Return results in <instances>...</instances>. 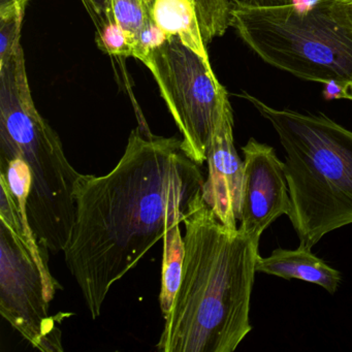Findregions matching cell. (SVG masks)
Segmentation results:
<instances>
[{
	"label": "cell",
	"instance_id": "6da1fadb",
	"mask_svg": "<svg viewBox=\"0 0 352 352\" xmlns=\"http://www.w3.org/2000/svg\"><path fill=\"white\" fill-rule=\"evenodd\" d=\"M177 138L131 131L109 174L83 175L76 186V219L65 253L92 319L111 287L172 226L183 223L205 179Z\"/></svg>",
	"mask_w": 352,
	"mask_h": 352
},
{
	"label": "cell",
	"instance_id": "7a4b0ae2",
	"mask_svg": "<svg viewBox=\"0 0 352 352\" xmlns=\"http://www.w3.org/2000/svg\"><path fill=\"white\" fill-rule=\"evenodd\" d=\"M183 223L182 282L156 346L164 352H234L252 329L259 244L222 224L201 193Z\"/></svg>",
	"mask_w": 352,
	"mask_h": 352
},
{
	"label": "cell",
	"instance_id": "3957f363",
	"mask_svg": "<svg viewBox=\"0 0 352 352\" xmlns=\"http://www.w3.org/2000/svg\"><path fill=\"white\" fill-rule=\"evenodd\" d=\"M279 135L285 151L288 218L300 246L352 224V131L324 114L278 110L243 92Z\"/></svg>",
	"mask_w": 352,
	"mask_h": 352
},
{
	"label": "cell",
	"instance_id": "277c9868",
	"mask_svg": "<svg viewBox=\"0 0 352 352\" xmlns=\"http://www.w3.org/2000/svg\"><path fill=\"white\" fill-rule=\"evenodd\" d=\"M20 157L32 172L30 226L41 247L63 252L76 219L82 174L69 164L58 133L36 110L21 47L0 65V162Z\"/></svg>",
	"mask_w": 352,
	"mask_h": 352
},
{
	"label": "cell",
	"instance_id": "5b68a950",
	"mask_svg": "<svg viewBox=\"0 0 352 352\" xmlns=\"http://www.w3.org/2000/svg\"><path fill=\"white\" fill-rule=\"evenodd\" d=\"M344 1L236 0L230 26L265 63L307 81L338 84L352 100V23Z\"/></svg>",
	"mask_w": 352,
	"mask_h": 352
},
{
	"label": "cell",
	"instance_id": "8992f818",
	"mask_svg": "<svg viewBox=\"0 0 352 352\" xmlns=\"http://www.w3.org/2000/svg\"><path fill=\"white\" fill-rule=\"evenodd\" d=\"M142 63L150 69L182 135V148L199 166L207 162L210 142L219 118L226 88L210 60L170 36Z\"/></svg>",
	"mask_w": 352,
	"mask_h": 352
},
{
	"label": "cell",
	"instance_id": "52a82bcc",
	"mask_svg": "<svg viewBox=\"0 0 352 352\" xmlns=\"http://www.w3.org/2000/svg\"><path fill=\"white\" fill-rule=\"evenodd\" d=\"M44 282L21 232L0 220V314L30 345L63 352Z\"/></svg>",
	"mask_w": 352,
	"mask_h": 352
},
{
	"label": "cell",
	"instance_id": "ba28073f",
	"mask_svg": "<svg viewBox=\"0 0 352 352\" xmlns=\"http://www.w3.org/2000/svg\"><path fill=\"white\" fill-rule=\"evenodd\" d=\"M242 151L244 184L239 230L259 244L263 232L289 213V190L284 162L273 147L251 138Z\"/></svg>",
	"mask_w": 352,
	"mask_h": 352
},
{
	"label": "cell",
	"instance_id": "9c48e42d",
	"mask_svg": "<svg viewBox=\"0 0 352 352\" xmlns=\"http://www.w3.org/2000/svg\"><path fill=\"white\" fill-rule=\"evenodd\" d=\"M208 177L201 189L204 201L230 230H238L241 220L244 162L234 141V116L224 100L207 152Z\"/></svg>",
	"mask_w": 352,
	"mask_h": 352
},
{
	"label": "cell",
	"instance_id": "30bf717a",
	"mask_svg": "<svg viewBox=\"0 0 352 352\" xmlns=\"http://www.w3.org/2000/svg\"><path fill=\"white\" fill-rule=\"evenodd\" d=\"M259 273L283 279H298L316 284L329 294H335L341 283V273L311 252V249L298 246L296 250L277 248L269 257L259 255L255 265Z\"/></svg>",
	"mask_w": 352,
	"mask_h": 352
},
{
	"label": "cell",
	"instance_id": "8fae6325",
	"mask_svg": "<svg viewBox=\"0 0 352 352\" xmlns=\"http://www.w3.org/2000/svg\"><path fill=\"white\" fill-rule=\"evenodd\" d=\"M151 16L170 38L178 36L193 52L209 59L195 0H154Z\"/></svg>",
	"mask_w": 352,
	"mask_h": 352
},
{
	"label": "cell",
	"instance_id": "7c38bea8",
	"mask_svg": "<svg viewBox=\"0 0 352 352\" xmlns=\"http://www.w3.org/2000/svg\"><path fill=\"white\" fill-rule=\"evenodd\" d=\"M185 243L180 224L172 226L164 236L162 255V290L160 302L164 318L172 311L175 298L182 282L184 270Z\"/></svg>",
	"mask_w": 352,
	"mask_h": 352
},
{
	"label": "cell",
	"instance_id": "4fadbf2b",
	"mask_svg": "<svg viewBox=\"0 0 352 352\" xmlns=\"http://www.w3.org/2000/svg\"><path fill=\"white\" fill-rule=\"evenodd\" d=\"M199 25L206 44L222 36L230 26V0H195Z\"/></svg>",
	"mask_w": 352,
	"mask_h": 352
},
{
	"label": "cell",
	"instance_id": "5bb4252c",
	"mask_svg": "<svg viewBox=\"0 0 352 352\" xmlns=\"http://www.w3.org/2000/svg\"><path fill=\"white\" fill-rule=\"evenodd\" d=\"M115 21L123 28L135 51L138 36L152 20L151 10L146 0H112Z\"/></svg>",
	"mask_w": 352,
	"mask_h": 352
},
{
	"label": "cell",
	"instance_id": "9a60e30c",
	"mask_svg": "<svg viewBox=\"0 0 352 352\" xmlns=\"http://www.w3.org/2000/svg\"><path fill=\"white\" fill-rule=\"evenodd\" d=\"M98 47L114 56L133 57V46L126 32L115 20L98 30Z\"/></svg>",
	"mask_w": 352,
	"mask_h": 352
},
{
	"label": "cell",
	"instance_id": "2e32d148",
	"mask_svg": "<svg viewBox=\"0 0 352 352\" xmlns=\"http://www.w3.org/2000/svg\"><path fill=\"white\" fill-rule=\"evenodd\" d=\"M24 14L0 17V65H3L20 48Z\"/></svg>",
	"mask_w": 352,
	"mask_h": 352
},
{
	"label": "cell",
	"instance_id": "e0dca14e",
	"mask_svg": "<svg viewBox=\"0 0 352 352\" xmlns=\"http://www.w3.org/2000/svg\"><path fill=\"white\" fill-rule=\"evenodd\" d=\"M168 38L170 36L152 19L138 36L133 57L143 61L151 51L166 44Z\"/></svg>",
	"mask_w": 352,
	"mask_h": 352
},
{
	"label": "cell",
	"instance_id": "ac0fdd59",
	"mask_svg": "<svg viewBox=\"0 0 352 352\" xmlns=\"http://www.w3.org/2000/svg\"><path fill=\"white\" fill-rule=\"evenodd\" d=\"M82 3L98 30L110 20H114L112 14V0H82Z\"/></svg>",
	"mask_w": 352,
	"mask_h": 352
},
{
	"label": "cell",
	"instance_id": "d6986e66",
	"mask_svg": "<svg viewBox=\"0 0 352 352\" xmlns=\"http://www.w3.org/2000/svg\"><path fill=\"white\" fill-rule=\"evenodd\" d=\"M28 0H0V17L25 14Z\"/></svg>",
	"mask_w": 352,
	"mask_h": 352
},
{
	"label": "cell",
	"instance_id": "ffe728a7",
	"mask_svg": "<svg viewBox=\"0 0 352 352\" xmlns=\"http://www.w3.org/2000/svg\"><path fill=\"white\" fill-rule=\"evenodd\" d=\"M241 3L247 5L265 6V5H279V3H292V0H240Z\"/></svg>",
	"mask_w": 352,
	"mask_h": 352
},
{
	"label": "cell",
	"instance_id": "44dd1931",
	"mask_svg": "<svg viewBox=\"0 0 352 352\" xmlns=\"http://www.w3.org/2000/svg\"><path fill=\"white\" fill-rule=\"evenodd\" d=\"M344 3H345V9L346 12H347L348 17H349V20L352 23V0H345Z\"/></svg>",
	"mask_w": 352,
	"mask_h": 352
},
{
	"label": "cell",
	"instance_id": "7402d4cb",
	"mask_svg": "<svg viewBox=\"0 0 352 352\" xmlns=\"http://www.w3.org/2000/svg\"><path fill=\"white\" fill-rule=\"evenodd\" d=\"M147 1L148 6H149L150 10H151L152 5H153L154 0H146Z\"/></svg>",
	"mask_w": 352,
	"mask_h": 352
},
{
	"label": "cell",
	"instance_id": "603a6c76",
	"mask_svg": "<svg viewBox=\"0 0 352 352\" xmlns=\"http://www.w3.org/2000/svg\"><path fill=\"white\" fill-rule=\"evenodd\" d=\"M230 1H232V3H234V1H236V0H230Z\"/></svg>",
	"mask_w": 352,
	"mask_h": 352
}]
</instances>
